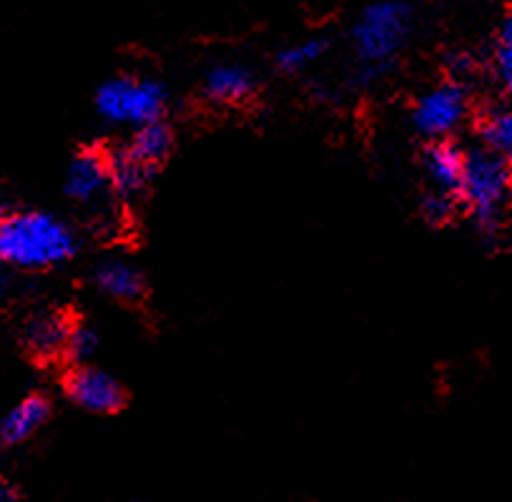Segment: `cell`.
Wrapping results in <instances>:
<instances>
[{"label":"cell","mask_w":512,"mask_h":502,"mask_svg":"<svg viewBox=\"0 0 512 502\" xmlns=\"http://www.w3.org/2000/svg\"><path fill=\"white\" fill-rule=\"evenodd\" d=\"M78 251L76 231L46 211L0 216V264L6 269L43 272L71 262Z\"/></svg>","instance_id":"6da1fadb"},{"label":"cell","mask_w":512,"mask_h":502,"mask_svg":"<svg viewBox=\"0 0 512 502\" xmlns=\"http://www.w3.org/2000/svg\"><path fill=\"white\" fill-rule=\"evenodd\" d=\"M457 204L480 229H500L512 206V169L497 151L480 146L465 151Z\"/></svg>","instance_id":"7a4b0ae2"},{"label":"cell","mask_w":512,"mask_h":502,"mask_svg":"<svg viewBox=\"0 0 512 502\" xmlns=\"http://www.w3.org/2000/svg\"><path fill=\"white\" fill-rule=\"evenodd\" d=\"M412 33V11L397 0H382L369 6L352 28V48L364 76L374 78L390 66L407 46Z\"/></svg>","instance_id":"3957f363"},{"label":"cell","mask_w":512,"mask_h":502,"mask_svg":"<svg viewBox=\"0 0 512 502\" xmlns=\"http://www.w3.org/2000/svg\"><path fill=\"white\" fill-rule=\"evenodd\" d=\"M164 83L146 76L108 78L96 93V111L103 121L139 129L144 123L159 121L166 113Z\"/></svg>","instance_id":"277c9868"},{"label":"cell","mask_w":512,"mask_h":502,"mask_svg":"<svg viewBox=\"0 0 512 502\" xmlns=\"http://www.w3.org/2000/svg\"><path fill=\"white\" fill-rule=\"evenodd\" d=\"M470 116V96L457 81L440 83L422 93L412 108V123L425 139L442 141L465 126Z\"/></svg>","instance_id":"5b68a950"},{"label":"cell","mask_w":512,"mask_h":502,"mask_svg":"<svg viewBox=\"0 0 512 502\" xmlns=\"http://www.w3.org/2000/svg\"><path fill=\"white\" fill-rule=\"evenodd\" d=\"M66 395L91 415H113L123 407V390L116 377L96 367H76L66 380Z\"/></svg>","instance_id":"8992f818"},{"label":"cell","mask_w":512,"mask_h":502,"mask_svg":"<svg viewBox=\"0 0 512 502\" xmlns=\"http://www.w3.org/2000/svg\"><path fill=\"white\" fill-rule=\"evenodd\" d=\"M66 196L81 206H93L96 201L106 199L111 191V171H108V156L98 151H83L71 161L66 171Z\"/></svg>","instance_id":"52a82bcc"},{"label":"cell","mask_w":512,"mask_h":502,"mask_svg":"<svg viewBox=\"0 0 512 502\" xmlns=\"http://www.w3.org/2000/svg\"><path fill=\"white\" fill-rule=\"evenodd\" d=\"M256 91V78L241 63H216L204 76V96L216 106H239Z\"/></svg>","instance_id":"ba28073f"},{"label":"cell","mask_w":512,"mask_h":502,"mask_svg":"<svg viewBox=\"0 0 512 502\" xmlns=\"http://www.w3.org/2000/svg\"><path fill=\"white\" fill-rule=\"evenodd\" d=\"M422 166H425V174L430 179L432 189L457 196L462 171H465V151L460 146L452 144L450 139L432 141L427 146L425 156H422Z\"/></svg>","instance_id":"9c48e42d"},{"label":"cell","mask_w":512,"mask_h":502,"mask_svg":"<svg viewBox=\"0 0 512 502\" xmlns=\"http://www.w3.org/2000/svg\"><path fill=\"white\" fill-rule=\"evenodd\" d=\"M93 287L113 302H139L144 297V277L126 259H103L93 269Z\"/></svg>","instance_id":"30bf717a"},{"label":"cell","mask_w":512,"mask_h":502,"mask_svg":"<svg viewBox=\"0 0 512 502\" xmlns=\"http://www.w3.org/2000/svg\"><path fill=\"white\" fill-rule=\"evenodd\" d=\"M48 415H51V405H48L46 397H26V400L18 402V405L3 417V422H0V445H23V442L31 440V437L46 425Z\"/></svg>","instance_id":"8fae6325"},{"label":"cell","mask_w":512,"mask_h":502,"mask_svg":"<svg viewBox=\"0 0 512 502\" xmlns=\"http://www.w3.org/2000/svg\"><path fill=\"white\" fill-rule=\"evenodd\" d=\"M171 149H174V134L164 121H151L134 129L131 141L126 144V154L149 171H156L166 159H169Z\"/></svg>","instance_id":"7c38bea8"},{"label":"cell","mask_w":512,"mask_h":502,"mask_svg":"<svg viewBox=\"0 0 512 502\" xmlns=\"http://www.w3.org/2000/svg\"><path fill=\"white\" fill-rule=\"evenodd\" d=\"M71 322L58 312H41L26 324V347L31 349L36 357L53 359L58 354H66V339Z\"/></svg>","instance_id":"4fadbf2b"},{"label":"cell","mask_w":512,"mask_h":502,"mask_svg":"<svg viewBox=\"0 0 512 502\" xmlns=\"http://www.w3.org/2000/svg\"><path fill=\"white\" fill-rule=\"evenodd\" d=\"M108 171H111V189L116 194L126 196V199L139 196L146 189L151 176H154V171H149L139 161L131 159L123 149L108 156Z\"/></svg>","instance_id":"5bb4252c"},{"label":"cell","mask_w":512,"mask_h":502,"mask_svg":"<svg viewBox=\"0 0 512 502\" xmlns=\"http://www.w3.org/2000/svg\"><path fill=\"white\" fill-rule=\"evenodd\" d=\"M482 146L497 151L512 169V108H492L480 121Z\"/></svg>","instance_id":"9a60e30c"},{"label":"cell","mask_w":512,"mask_h":502,"mask_svg":"<svg viewBox=\"0 0 512 502\" xmlns=\"http://www.w3.org/2000/svg\"><path fill=\"white\" fill-rule=\"evenodd\" d=\"M327 56V41L322 38H307V41L292 43L277 56V68L287 76H299L307 73L309 68L317 66Z\"/></svg>","instance_id":"2e32d148"},{"label":"cell","mask_w":512,"mask_h":502,"mask_svg":"<svg viewBox=\"0 0 512 502\" xmlns=\"http://www.w3.org/2000/svg\"><path fill=\"white\" fill-rule=\"evenodd\" d=\"M492 68H495V78L500 83V88L512 98V11L507 13L500 26Z\"/></svg>","instance_id":"e0dca14e"},{"label":"cell","mask_w":512,"mask_h":502,"mask_svg":"<svg viewBox=\"0 0 512 502\" xmlns=\"http://www.w3.org/2000/svg\"><path fill=\"white\" fill-rule=\"evenodd\" d=\"M98 349V334L93 332L88 324H71L66 339V354L73 362H86L96 354Z\"/></svg>","instance_id":"ac0fdd59"},{"label":"cell","mask_w":512,"mask_h":502,"mask_svg":"<svg viewBox=\"0 0 512 502\" xmlns=\"http://www.w3.org/2000/svg\"><path fill=\"white\" fill-rule=\"evenodd\" d=\"M457 211V196L452 194H442V191H432L430 196L422 204V214H425L427 221L432 224H445L455 216Z\"/></svg>","instance_id":"d6986e66"},{"label":"cell","mask_w":512,"mask_h":502,"mask_svg":"<svg viewBox=\"0 0 512 502\" xmlns=\"http://www.w3.org/2000/svg\"><path fill=\"white\" fill-rule=\"evenodd\" d=\"M18 500V490H13L11 485H0V502Z\"/></svg>","instance_id":"ffe728a7"},{"label":"cell","mask_w":512,"mask_h":502,"mask_svg":"<svg viewBox=\"0 0 512 502\" xmlns=\"http://www.w3.org/2000/svg\"><path fill=\"white\" fill-rule=\"evenodd\" d=\"M6 284H8V272L6 267L0 264V297H3V292H6Z\"/></svg>","instance_id":"44dd1931"},{"label":"cell","mask_w":512,"mask_h":502,"mask_svg":"<svg viewBox=\"0 0 512 502\" xmlns=\"http://www.w3.org/2000/svg\"><path fill=\"white\" fill-rule=\"evenodd\" d=\"M0 216H3V209H0Z\"/></svg>","instance_id":"7402d4cb"}]
</instances>
